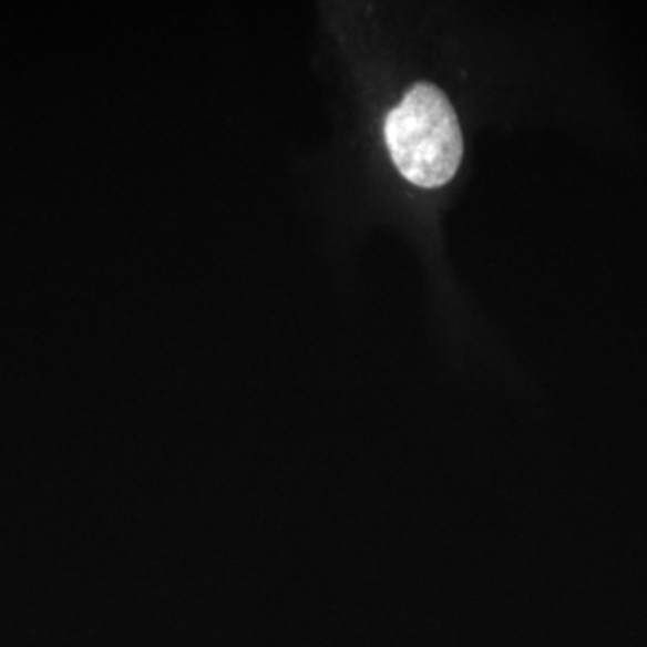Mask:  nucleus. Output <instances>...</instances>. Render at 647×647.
<instances>
[{
	"mask_svg": "<svg viewBox=\"0 0 647 647\" xmlns=\"http://www.w3.org/2000/svg\"><path fill=\"white\" fill-rule=\"evenodd\" d=\"M389 152L401 175L432 189L452 181L462 161L461 126L438 86L415 83L386 123Z\"/></svg>",
	"mask_w": 647,
	"mask_h": 647,
	"instance_id": "nucleus-1",
	"label": "nucleus"
}]
</instances>
